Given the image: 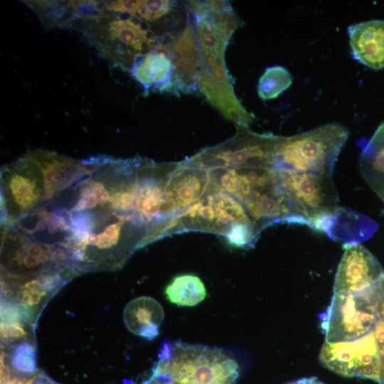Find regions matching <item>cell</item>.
<instances>
[{
  "mask_svg": "<svg viewBox=\"0 0 384 384\" xmlns=\"http://www.w3.org/2000/svg\"><path fill=\"white\" fill-rule=\"evenodd\" d=\"M44 204L78 275L118 270L155 241L144 158L78 159Z\"/></svg>",
  "mask_w": 384,
  "mask_h": 384,
  "instance_id": "1",
  "label": "cell"
},
{
  "mask_svg": "<svg viewBox=\"0 0 384 384\" xmlns=\"http://www.w3.org/2000/svg\"><path fill=\"white\" fill-rule=\"evenodd\" d=\"M187 9L201 57L197 84L233 85L225 55L233 34L242 21L226 1H190Z\"/></svg>",
  "mask_w": 384,
  "mask_h": 384,
  "instance_id": "2",
  "label": "cell"
},
{
  "mask_svg": "<svg viewBox=\"0 0 384 384\" xmlns=\"http://www.w3.org/2000/svg\"><path fill=\"white\" fill-rule=\"evenodd\" d=\"M156 366L182 384H236L237 361L223 349L165 341Z\"/></svg>",
  "mask_w": 384,
  "mask_h": 384,
  "instance_id": "3",
  "label": "cell"
},
{
  "mask_svg": "<svg viewBox=\"0 0 384 384\" xmlns=\"http://www.w3.org/2000/svg\"><path fill=\"white\" fill-rule=\"evenodd\" d=\"M98 54L112 65L129 70L134 60L152 49L156 36L138 18L109 13L92 20L75 23Z\"/></svg>",
  "mask_w": 384,
  "mask_h": 384,
  "instance_id": "4",
  "label": "cell"
},
{
  "mask_svg": "<svg viewBox=\"0 0 384 384\" xmlns=\"http://www.w3.org/2000/svg\"><path fill=\"white\" fill-rule=\"evenodd\" d=\"M348 137V129L338 123L294 136H278L272 166L332 176Z\"/></svg>",
  "mask_w": 384,
  "mask_h": 384,
  "instance_id": "5",
  "label": "cell"
},
{
  "mask_svg": "<svg viewBox=\"0 0 384 384\" xmlns=\"http://www.w3.org/2000/svg\"><path fill=\"white\" fill-rule=\"evenodd\" d=\"M273 167L278 185L293 210L309 227L319 231L326 220L341 212L332 176Z\"/></svg>",
  "mask_w": 384,
  "mask_h": 384,
  "instance_id": "6",
  "label": "cell"
},
{
  "mask_svg": "<svg viewBox=\"0 0 384 384\" xmlns=\"http://www.w3.org/2000/svg\"><path fill=\"white\" fill-rule=\"evenodd\" d=\"M1 227L10 225L36 207L44 193L43 169L33 151L1 170Z\"/></svg>",
  "mask_w": 384,
  "mask_h": 384,
  "instance_id": "7",
  "label": "cell"
},
{
  "mask_svg": "<svg viewBox=\"0 0 384 384\" xmlns=\"http://www.w3.org/2000/svg\"><path fill=\"white\" fill-rule=\"evenodd\" d=\"M277 139V135L258 134L238 127L232 138L207 147L186 161L208 170L271 166Z\"/></svg>",
  "mask_w": 384,
  "mask_h": 384,
  "instance_id": "8",
  "label": "cell"
},
{
  "mask_svg": "<svg viewBox=\"0 0 384 384\" xmlns=\"http://www.w3.org/2000/svg\"><path fill=\"white\" fill-rule=\"evenodd\" d=\"M239 222L253 223L237 199L210 185L199 201L171 219L167 235L185 231H201L223 237L233 224Z\"/></svg>",
  "mask_w": 384,
  "mask_h": 384,
  "instance_id": "9",
  "label": "cell"
},
{
  "mask_svg": "<svg viewBox=\"0 0 384 384\" xmlns=\"http://www.w3.org/2000/svg\"><path fill=\"white\" fill-rule=\"evenodd\" d=\"M325 341H351L372 331L378 316L362 292L334 294L326 310L319 315Z\"/></svg>",
  "mask_w": 384,
  "mask_h": 384,
  "instance_id": "10",
  "label": "cell"
},
{
  "mask_svg": "<svg viewBox=\"0 0 384 384\" xmlns=\"http://www.w3.org/2000/svg\"><path fill=\"white\" fill-rule=\"evenodd\" d=\"M319 360L324 367L342 376L380 382L381 356L373 331L351 341H325Z\"/></svg>",
  "mask_w": 384,
  "mask_h": 384,
  "instance_id": "11",
  "label": "cell"
},
{
  "mask_svg": "<svg viewBox=\"0 0 384 384\" xmlns=\"http://www.w3.org/2000/svg\"><path fill=\"white\" fill-rule=\"evenodd\" d=\"M156 45L171 57L174 67L172 93L196 92L201 57L192 23L188 20L185 28L175 37L169 33L157 38Z\"/></svg>",
  "mask_w": 384,
  "mask_h": 384,
  "instance_id": "12",
  "label": "cell"
},
{
  "mask_svg": "<svg viewBox=\"0 0 384 384\" xmlns=\"http://www.w3.org/2000/svg\"><path fill=\"white\" fill-rule=\"evenodd\" d=\"M335 276L334 293H361L375 286L384 270L376 258L359 243L344 245Z\"/></svg>",
  "mask_w": 384,
  "mask_h": 384,
  "instance_id": "13",
  "label": "cell"
},
{
  "mask_svg": "<svg viewBox=\"0 0 384 384\" xmlns=\"http://www.w3.org/2000/svg\"><path fill=\"white\" fill-rule=\"evenodd\" d=\"M210 170L178 162L171 174L166 190L167 208L174 217L199 201L210 186Z\"/></svg>",
  "mask_w": 384,
  "mask_h": 384,
  "instance_id": "14",
  "label": "cell"
},
{
  "mask_svg": "<svg viewBox=\"0 0 384 384\" xmlns=\"http://www.w3.org/2000/svg\"><path fill=\"white\" fill-rule=\"evenodd\" d=\"M129 72L143 87L145 94L151 91L172 93L173 63L169 55L156 45L138 56Z\"/></svg>",
  "mask_w": 384,
  "mask_h": 384,
  "instance_id": "15",
  "label": "cell"
},
{
  "mask_svg": "<svg viewBox=\"0 0 384 384\" xmlns=\"http://www.w3.org/2000/svg\"><path fill=\"white\" fill-rule=\"evenodd\" d=\"M353 58L374 70L384 68V20H370L348 28Z\"/></svg>",
  "mask_w": 384,
  "mask_h": 384,
  "instance_id": "16",
  "label": "cell"
},
{
  "mask_svg": "<svg viewBox=\"0 0 384 384\" xmlns=\"http://www.w3.org/2000/svg\"><path fill=\"white\" fill-rule=\"evenodd\" d=\"M164 318V312L160 303L147 296L130 301L123 313V320L127 329L147 340H152L159 335Z\"/></svg>",
  "mask_w": 384,
  "mask_h": 384,
  "instance_id": "17",
  "label": "cell"
},
{
  "mask_svg": "<svg viewBox=\"0 0 384 384\" xmlns=\"http://www.w3.org/2000/svg\"><path fill=\"white\" fill-rule=\"evenodd\" d=\"M362 151L359 156L360 171L373 191L384 196V122L368 140L358 143Z\"/></svg>",
  "mask_w": 384,
  "mask_h": 384,
  "instance_id": "18",
  "label": "cell"
},
{
  "mask_svg": "<svg viewBox=\"0 0 384 384\" xmlns=\"http://www.w3.org/2000/svg\"><path fill=\"white\" fill-rule=\"evenodd\" d=\"M47 28H72L76 21L75 1H25Z\"/></svg>",
  "mask_w": 384,
  "mask_h": 384,
  "instance_id": "19",
  "label": "cell"
},
{
  "mask_svg": "<svg viewBox=\"0 0 384 384\" xmlns=\"http://www.w3.org/2000/svg\"><path fill=\"white\" fill-rule=\"evenodd\" d=\"M166 299L181 306H193L206 297V287L196 275L184 274L176 276L164 289Z\"/></svg>",
  "mask_w": 384,
  "mask_h": 384,
  "instance_id": "20",
  "label": "cell"
},
{
  "mask_svg": "<svg viewBox=\"0 0 384 384\" xmlns=\"http://www.w3.org/2000/svg\"><path fill=\"white\" fill-rule=\"evenodd\" d=\"M292 82V75L286 68L281 65L269 67L258 80V96L263 101L274 99L287 90Z\"/></svg>",
  "mask_w": 384,
  "mask_h": 384,
  "instance_id": "21",
  "label": "cell"
},
{
  "mask_svg": "<svg viewBox=\"0 0 384 384\" xmlns=\"http://www.w3.org/2000/svg\"><path fill=\"white\" fill-rule=\"evenodd\" d=\"M260 234L253 223L239 222L233 224L223 238L233 247L250 248L254 247Z\"/></svg>",
  "mask_w": 384,
  "mask_h": 384,
  "instance_id": "22",
  "label": "cell"
},
{
  "mask_svg": "<svg viewBox=\"0 0 384 384\" xmlns=\"http://www.w3.org/2000/svg\"><path fill=\"white\" fill-rule=\"evenodd\" d=\"M1 363V384H59L37 369L23 371Z\"/></svg>",
  "mask_w": 384,
  "mask_h": 384,
  "instance_id": "23",
  "label": "cell"
},
{
  "mask_svg": "<svg viewBox=\"0 0 384 384\" xmlns=\"http://www.w3.org/2000/svg\"><path fill=\"white\" fill-rule=\"evenodd\" d=\"M173 6L174 1L169 0H140L136 17L145 22L156 21L169 13Z\"/></svg>",
  "mask_w": 384,
  "mask_h": 384,
  "instance_id": "24",
  "label": "cell"
},
{
  "mask_svg": "<svg viewBox=\"0 0 384 384\" xmlns=\"http://www.w3.org/2000/svg\"><path fill=\"white\" fill-rule=\"evenodd\" d=\"M362 293L373 306L378 319L384 321V277L375 286Z\"/></svg>",
  "mask_w": 384,
  "mask_h": 384,
  "instance_id": "25",
  "label": "cell"
},
{
  "mask_svg": "<svg viewBox=\"0 0 384 384\" xmlns=\"http://www.w3.org/2000/svg\"><path fill=\"white\" fill-rule=\"evenodd\" d=\"M140 0L104 1L107 11L136 17Z\"/></svg>",
  "mask_w": 384,
  "mask_h": 384,
  "instance_id": "26",
  "label": "cell"
},
{
  "mask_svg": "<svg viewBox=\"0 0 384 384\" xmlns=\"http://www.w3.org/2000/svg\"><path fill=\"white\" fill-rule=\"evenodd\" d=\"M125 384H134L126 382ZM140 384H182L155 366L151 375Z\"/></svg>",
  "mask_w": 384,
  "mask_h": 384,
  "instance_id": "27",
  "label": "cell"
},
{
  "mask_svg": "<svg viewBox=\"0 0 384 384\" xmlns=\"http://www.w3.org/2000/svg\"><path fill=\"white\" fill-rule=\"evenodd\" d=\"M373 331L380 353H384V321L378 319Z\"/></svg>",
  "mask_w": 384,
  "mask_h": 384,
  "instance_id": "28",
  "label": "cell"
},
{
  "mask_svg": "<svg viewBox=\"0 0 384 384\" xmlns=\"http://www.w3.org/2000/svg\"><path fill=\"white\" fill-rule=\"evenodd\" d=\"M287 384H324L319 380L316 378H305L293 381Z\"/></svg>",
  "mask_w": 384,
  "mask_h": 384,
  "instance_id": "29",
  "label": "cell"
},
{
  "mask_svg": "<svg viewBox=\"0 0 384 384\" xmlns=\"http://www.w3.org/2000/svg\"><path fill=\"white\" fill-rule=\"evenodd\" d=\"M380 356H381V380L380 383L381 382L384 383V353H380Z\"/></svg>",
  "mask_w": 384,
  "mask_h": 384,
  "instance_id": "30",
  "label": "cell"
}]
</instances>
